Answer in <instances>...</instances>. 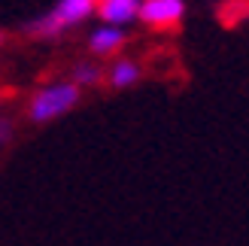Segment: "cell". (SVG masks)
I'll list each match as a JSON object with an SVG mask.
<instances>
[{
    "label": "cell",
    "mask_w": 249,
    "mask_h": 246,
    "mask_svg": "<svg viewBox=\"0 0 249 246\" xmlns=\"http://www.w3.org/2000/svg\"><path fill=\"white\" fill-rule=\"evenodd\" d=\"M122 43H124V34H122L119 28H113V24L97 28V31L91 34V40H89V46H91L94 55H109V52H116Z\"/></svg>",
    "instance_id": "obj_5"
},
{
    "label": "cell",
    "mask_w": 249,
    "mask_h": 246,
    "mask_svg": "<svg viewBox=\"0 0 249 246\" xmlns=\"http://www.w3.org/2000/svg\"><path fill=\"white\" fill-rule=\"evenodd\" d=\"M97 12V0H58L55 9L49 12V16L36 18L31 24V34H40V36H55L61 31L73 28V24H79Z\"/></svg>",
    "instance_id": "obj_2"
},
{
    "label": "cell",
    "mask_w": 249,
    "mask_h": 246,
    "mask_svg": "<svg viewBox=\"0 0 249 246\" xmlns=\"http://www.w3.org/2000/svg\"><path fill=\"white\" fill-rule=\"evenodd\" d=\"M12 137V125H9V122H0V143H6Z\"/></svg>",
    "instance_id": "obj_8"
},
{
    "label": "cell",
    "mask_w": 249,
    "mask_h": 246,
    "mask_svg": "<svg viewBox=\"0 0 249 246\" xmlns=\"http://www.w3.org/2000/svg\"><path fill=\"white\" fill-rule=\"evenodd\" d=\"M73 79H76V85H94L97 79H101V73H97V67L79 64L76 70H73Z\"/></svg>",
    "instance_id": "obj_7"
},
{
    "label": "cell",
    "mask_w": 249,
    "mask_h": 246,
    "mask_svg": "<svg viewBox=\"0 0 249 246\" xmlns=\"http://www.w3.org/2000/svg\"><path fill=\"white\" fill-rule=\"evenodd\" d=\"M185 16V0H140L137 18L152 28H173Z\"/></svg>",
    "instance_id": "obj_3"
},
{
    "label": "cell",
    "mask_w": 249,
    "mask_h": 246,
    "mask_svg": "<svg viewBox=\"0 0 249 246\" xmlns=\"http://www.w3.org/2000/svg\"><path fill=\"white\" fill-rule=\"evenodd\" d=\"M97 12H101L104 24H113V28H122L137 18L140 12V0H97Z\"/></svg>",
    "instance_id": "obj_4"
},
{
    "label": "cell",
    "mask_w": 249,
    "mask_h": 246,
    "mask_svg": "<svg viewBox=\"0 0 249 246\" xmlns=\"http://www.w3.org/2000/svg\"><path fill=\"white\" fill-rule=\"evenodd\" d=\"M140 79V67L134 64V61H119V64L109 70V82L116 85V88H124V85H134Z\"/></svg>",
    "instance_id": "obj_6"
},
{
    "label": "cell",
    "mask_w": 249,
    "mask_h": 246,
    "mask_svg": "<svg viewBox=\"0 0 249 246\" xmlns=\"http://www.w3.org/2000/svg\"><path fill=\"white\" fill-rule=\"evenodd\" d=\"M76 104H79V85L76 82H52L31 97L28 116L34 122H52L58 116L70 113Z\"/></svg>",
    "instance_id": "obj_1"
}]
</instances>
